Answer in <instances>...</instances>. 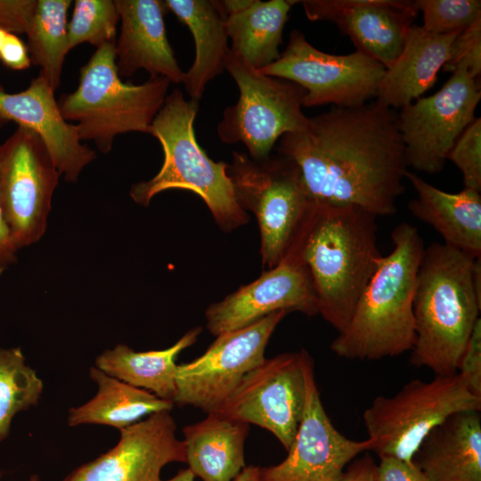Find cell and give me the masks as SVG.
<instances>
[{"instance_id":"e575fe53","label":"cell","mask_w":481,"mask_h":481,"mask_svg":"<svg viewBox=\"0 0 481 481\" xmlns=\"http://www.w3.org/2000/svg\"><path fill=\"white\" fill-rule=\"evenodd\" d=\"M457 373L468 389L481 399V319L477 321L464 352L460 360Z\"/></svg>"},{"instance_id":"7402d4cb","label":"cell","mask_w":481,"mask_h":481,"mask_svg":"<svg viewBox=\"0 0 481 481\" xmlns=\"http://www.w3.org/2000/svg\"><path fill=\"white\" fill-rule=\"evenodd\" d=\"M412 461L428 481H481V417L463 411L433 428Z\"/></svg>"},{"instance_id":"836d02e7","label":"cell","mask_w":481,"mask_h":481,"mask_svg":"<svg viewBox=\"0 0 481 481\" xmlns=\"http://www.w3.org/2000/svg\"><path fill=\"white\" fill-rule=\"evenodd\" d=\"M443 69L452 73L463 69L478 79L481 74V17L455 37Z\"/></svg>"},{"instance_id":"f35d334b","label":"cell","mask_w":481,"mask_h":481,"mask_svg":"<svg viewBox=\"0 0 481 481\" xmlns=\"http://www.w3.org/2000/svg\"><path fill=\"white\" fill-rule=\"evenodd\" d=\"M18 251L0 205V276L17 262Z\"/></svg>"},{"instance_id":"4dcf8cb0","label":"cell","mask_w":481,"mask_h":481,"mask_svg":"<svg viewBox=\"0 0 481 481\" xmlns=\"http://www.w3.org/2000/svg\"><path fill=\"white\" fill-rule=\"evenodd\" d=\"M119 13L112 0H77L68 22L69 51L88 43L96 48L116 43Z\"/></svg>"},{"instance_id":"cb8c5ba5","label":"cell","mask_w":481,"mask_h":481,"mask_svg":"<svg viewBox=\"0 0 481 481\" xmlns=\"http://www.w3.org/2000/svg\"><path fill=\"white\" fill-rule=\"evenodd\" d=\"M173 12L188 27L195 44L192 65L184 72L183 84L192 100L199 102L207 85L225 69L230 52L226 31L227 15L218 0H165Z\"/></svg>"},{"instance_id":"f546056e","label":"cell","mask_w":481,"mask_h":481,"mask_svg":"<svg viewBox=\"0 0 481 481\" xmlns=\"http://www.w3.org/2000/svg\"><path fill=\"white\" fill-rule=\"evenodd\" d=\"M43 387L20 347H0V442L8 436L17 413L38 404Z\"/></svg>"},{"instance_id":"52a82bcc","label":"cell","mask_w":481,"mask_h":481,"mask_svg":"<svg viewBox=\"0 0 481 481\" xmlns=\"http://www.w3.org/2000/svg\"><path fill=\"white\" fill-rule=\"evenodd\" d=\"M463 411H481L475 396L456 372L419 379L405 384L392 396L379 395L363 412V419L379 458L395 457L412 462L429 432L448 417Z\"/></svg>"},{"instance_id":"b9f144b4","label":"cell","mask_w":481,"mask_h":481,"mask_svg":"<svg viewBox=\"0 0 481 481\" xmlns=\"http://www.w3.org/2000/svg\"><path fill=\"white\" fill-rule=\"evenodd\" d=\"M233 481H259V468L256 466L245 467Z\"/></svg>"},{"instance_id":"7c38bea8","label":"cell","mask_w":481,"mask_h":481,"mask_svg":"<svg viewBox=\"0 0 481 481\" xmlns=\"http://www.w3.org/2000/svg\"><path fill=\"white\" fill-rule=\"evenodd\" d=\"M289 314L280 310L239 330L216 337L195 360L177 364L175 405L218 412L242 379L264 362L265 347Z\"/></svg>"},{"instance_id":"44dd1931","label":"cell","mask_w":481,"mask_h":481,"mask_svg":"<svg viewBox=\"0 0 481 481\" xmlns=\"http://www.w3.org/2000/svg\"><path fill=\"white\" fill-rule=\"evenodd\" d=\"M458 34H435L412 24L401 53L385 70L376 101L395 110L422 97L436 84Z\"/></svg>"},{"instance_id":"ac0fdd59","label":"cell","mask_w":481,"mask_h":481,"mask_svg":"<svg viewBox=\"0 0 481 481\" xmlns=\"http://www.w3.org/2000/svg\"><path fill=\"white\" fill-rule=\"evenodd\" d=\"M309 20L333 22L350 37L356 50L389 68L402 52L418 14L415 1H298Z\"/></svg>"},{"instance_id":"e0dca14e","label":"cell","mask_w":481,"mask_h":481,"mask_svg":"<svg viewBox=\"0 0 481 481\" xmlns=\"http://www.w3.org/2000/svg\"><path fill=\"white\" fill-rule=\"evenodd\" d=\"M170 412H160L120 429L118 444L73 470L63 481H163L172 462H186L183 441L175 436Z\"/></svg>"},{"instance_id":"8992f818","label":"cell","mask_w":481,"mask_h":481,"mask_svg":"<svg viewBox=\"0 0 481 481\" xmlns=\"http://www.w3.org/2000/svg\"><path fill=\"white\" fill-rule=\"evenodd\" d=\"M115 43L98 48L81 67L77 89L58 101L68 122H76L81 141L109 153L121 134H149L167 96L170 81L150 77L141 85L125 83L116 66Z\"/></svg>"},{"instance_id":"484cf974","label":"cell","mask_w":481,"mask_h":481,"mask_svg":"<svg viewBox=\"0 0 481 481\" xmlns=\"http://www.w3.org/2000/svg\"><path fill=\"white\" fill-rule=\"evenodd\" d=\"M201 330L200 326L190 330L176 343L163 350L135 352L126 345H117L97 356L95 367L125 383L174 403L176 358L197 341Z\"/></svg>"},{"instance_id":"7bdbcfd3","label":"cell","mask_w":481,"mask_h":481,"mask_svg":"<svg viewBox=\"0 0 481 481\" xmlns=\"http://www.w3.org/2000/svg\"><path fill=\"white\" fill-rule=\"evenodd\" d=\"M195 475L189 469H181L175 476L167 481H194Z\"/></svg>"},{"instance_id":"83f0119b","label":"cell","mask_w":481,"mask_h":481,"mask_svg":"<svg viewBox=\"0 0 481 481\" xmlns=\"http://www.w3.org/2000/svg\"><path fill=\"white\" fill-rule=\"evenodd\" d=\"M293 0H254L247 9L226 19L230 50L259 70L279 59L280 45Z\"/></svg>"},{"instance_id":"60d3db41","label":"cell","mask_w":481,"mask_h":481,"mask_svg":"<svg viewBox=\"0 0 481 481\" xmlns=\"http://www.w3.org/2000/svg\"><path fill=\"white\" fill-rule=\"evenodd\" d=\"M254 0H223L220 1L225 14L232 15L238 13L252 4Z\"/></svg>"},{"instance_id":"74e56055","label":"cell","mask_w":481,"mask_h":481,"mask_svg":"<svg viewBox=\"0 0 481 481\" xmlns=\"http://www.w3.org/2000/svg\"><path fill=\"white\" fill-rule=\"evenodd\" d=\"M0 61L14 70L29 69L31 61L24 42L15 34L9 33L0 53Z\"/></svg>"},{"instance_id":"d590c367","label":"cell","mask_w":481,"mask_h":481,"mask_svg":"<svg viewBox=\"0 0 481 481\" xmlns=\"http://www.w3.org/2000/svg\"><path fill=\"white\" fill-rule=\"evenodd\" d=\"M37 0H0V29L12 34H26Z\"/></svg>"},{"instance_id":"1f68e13d","label":"cell","mask_w":481,"mask_h":481,"mask_svg":"<svg viewBox=\"0 0 481 481\" xmlns=\"http://www.w3.org/2000/svg\"><path fill=\"white\" fill-rule=\"evenodd\" d=\"M422 27L435 34L460 33L481 17L480 0H416Z\"/></svg>"},{"instance_id":"7dc6e473","label":"cell","mask_w":481,"mask_h":481,"mask_svg":"<svg viewBox=\"0 0 481 481\" xmlns=\"http://www.w3.org/2000/svg\"></svg>"},{"instance_id":"9a60e30c","label":"cell","mask_w":481,"mask_h":481,"mask_svg":"<svg viewBox=\"0 0 481 481\" xmlns=\"http://www.w3.org/2000/svg\"><path fill=\"white\" fill-rule=\"evenodd\" d=\"M305 374L304 414L288 456L277 465L259 468V481H339L349 462L372 450L371 439H348L331 423L320 397L310 355Z\"/></svg>"},{"instance_id":"ba28073f","label":"cell","mask_w":481,"mask_h":481,"mask_svg":"<svg viewBox=\"0 0 481 481\" xmlns=\"http://www.w3.org/2000/svg\"><path fill=\"white\" fill-rule=\"evenodd\" d=\"M227 174L239 206L257 219L262 264L271 269L283 257L312 204L299 168L280 154L254 159L234 151Z\"/></svg>"},{"instance_id":"30bf717a","label":"cell","mask_w":481,"mask_h":481,"mask_svg":"<svg viewBox=\"0 0 481 481\" xmlns=\"http://www.w3.org/2000/svg\"><path fill=\"white\" fill-rule=\"evenodd\" d=\"M61 175L35 132L17 126L0 144V205L18 250L45 233Z\"/></svg>"},{"instance_id":"4316f807","label":"cell","mask_w":481,"mask_h":481,"mask_svg":"<svg viewBox=\"0 0 481 481\" xmlns=\"http://www.w3.org/2000/svg\"><path fill=\"white\" fill-rule=\"evenodd\" d=\"M89 375L98 386L97 393L87 403L69 411L70 427L100 424L120 430L145 416L170 412L175 405L171 401L113 378L95 366L90 368Z\"/></svg>"},{"instance_id":"9c48e42d","label":"cell","mask_w":481,"mask_h":481,"mask_svg":"<svg viewBox=\"0 0 481 481\" xmlns=\"http://www.w3.org/2000/svg\"><path fill=\"white\" fill-rule=\"evenodd\" d=\"M225 69L236 82L239 99L217 125L224 143H242L254 159L270 156L286 134L305 131L310 118L302 110L306 90L298 84L265 75L229 52Z\"/></svg>"},{"instance_id":"8fae6325","label":"cell","mask_w":481,"mask_h":481,"mask_svg":"<svg viewBox=\"0 0 481 481\" xmlns=\"http://www.w3.org/2000/svg\"><path fill=\"white\" fill-rule=\"evenodd\" d=\"M385 67L355 50L331 54L312 45L293 29L278 60L259 69L265 75L292 81L306 90L303 107L332 104L353 108L376 98Z\"/></svg>"},{"instance_id":"8d00e7d4","label":"cell","mask_w":481,"mask_h":481,"mask_svg":"<svg viewBox=\"0 0 481 481\" xmlns=\"http://www.w3.org/2000/svg\"><path fill=\"white\" fill-rule=\"evenodd\" d=\"M376 481H428L422 471L412 462L395 457H381L376 466Z\"/></svg>"},{"instance_id":"5bb4252c","label":"cell","mask_w":481,"mask_h":481,"mask_svg":"<svg viewBox=\"0 0 481 481\" xmlns=\"http://www.w3.org/2000/svg\"><path fill=\"white\" fill-rule=\"evenodd\" d=\"M308 355L302 349L265 358L242 379L216 412L265 428L288 451L304 414Z\"/></svg>"},{"instance_id":"7a4b0ae2","label":"cell","mask_w":481,"mask_h":481,"mask_svg":"<svg viewBox=\"0 0 481 481\" xmlns=\"http://www.w3.org/2000/svg\"><path fill=\"white\" fill-rule=\"evenodd\" d=\"M376 220L359 208L312 202L284 254L306 266L318 314L338 333L382 257Z\"/></svg>"},{"instance_id":"ffe728a7","label":"cell","mask_w":481,"mask_h":481,"mask_svg":"<svg viewBox=\"0 0 481 481\" xmlns=\"http://www.w3.org/2000/svg\"><path fill=\"white\" fill-rule=\"evenodd\" d=\"M120 32L115 43V58L120 77H130L144 69L151 77L170 83L183 82L181 69L168 41L161 0H115Z\"/></svg>"},{"instance_id":"d6a6232c","label":"cell","mask_w":481,"mask_h":481,"mask_svg":"<svg viewBox=\"0 0 481 481\" xmlns=\"http://www.w3.org/2000/svg\"><path fill=\"white\" fill-rule=\"evenodd\" d=\"M451 160L462 175L463 188L481 191V118H475L450 151Z\"/></svg>"},{"instance_id":"3957f363","label":"cell","mask_w":481,"mask_h":481,"mask_svg":"<svg viewBox=\"0 0 481 481\" xmlns=\"http://www.w3.org/2000/svg\"><path fill=\"white\" fill-rule=\"evenodd\" d=\"M475 258L444 243L424 249L416 276V339L410 362L436 375L457 368L481 310L474 281Z\"/></svg>"},{"instance_id":"603a6c76","label":"cell","mask_w":481,"mask_h":481,"mask_svg":"<svg viewBox=\"0 0 481 481\" xmlns=\"http://www.w3.org/2000/svg\"><path fill=\"white\" fill-rule=\"evenodd\" d=\"M405 178L416 192V198L408 203L410 212L432 226L444 244L481 258L480 192L463 188L457 193L446 192L409 170Z\"/></svg>"},{"instance_id":"d4e9b609","label":"cell","mask_w":481,"mask_h":481,"mask_svg":"<svg viewBox=\"0 0 481 481\" xmlns=\"http://www.w3.org/2000/svg\"><path fill=\"white\" fill-rule=\"evenodd\" d=\"M249 425L219 412L183 428L186 463L202 481H233L246 467Z\"/></svg>"},{"instance_id":"bcb514c9","label":"cell","mask_w":481,"mask_h":481,"mask_svg":"<svg viewBox=\"0 0 481 481\" xmlns=\"http://www.w3.org/2000/svg\"><path fill=\"white\" fill-rule=\"evenodd\" d=\"M0 479H1V473H0Z\"/></svg>"},{"instance_id":"ee69618b","label":"cell","mask_w":481,"mask_h":481,"mask_svg":"<svg viewBox=\"0 0 481 481\" xmlns=\"http://www.w3.org/2000/svg\"><path fill=\"white\" fill-rule=\"evenodd\" d=\"M10 32H7L2 29H0V53L3 48V45L4 44V41Z\"/></svg>"},{"instance_id":"2e32d148","label":"cell","mask_w":481,"mask_h":481,"mask_svg":"<svg viewBox=\"0 0 481 481\" xmlns=\"http://www.w3.org/2000/svg\"><path fill=\"white\" fill-rule=\"evenodd\" d=\"M280 310L318 314L317 298L306 266L284 255L273 268L241 286L205 312L207 329L217 337L244 328Z\"/></svg>"},{"instance_id":"f1b7e54d","label":"cell","mask_w":481,"mask_h":481,"mask_svg":"<svg viewBox=\"0 0 481 481\" xmlns=\"http://www.w3.org/2000/svg\"><path fill=\"white\" fill-rule=\"evenodd\" d=\"M69 0H37L36 8L26 32L31 64L56 91L61 84L65 57L69 52L67 13Z\"/></svg>"},{"instance_id":"5b68a950","label":"cell","mask_w":481,"mask_h":481,"mask_svg":"<svg viewBox=\"0 0 481 481\" xmlns=\"http://www.w3.org/2000/svg\"><path fill=\"white\" fill-rule=\"evenodd\" d=\"M198 110L199 102L186 100L179 88L167 96L149 133L162 147L163 164L152 178L133 184L130 196L136 204L148 206L167 190L192 192L203 200L218 226L228 232L246 224L249 216L236 200L228 163L211 159L197 142L193 124Z\"/></svg>"},{"instance_id":"6da1fadb","label":"cell","mask_w":481,"mask_h":481,"mask_svg":"<svg viewBox=\"0 0 481 481\" xmlns=\"http://www.w3.org/2000/svg\"><path fill=\"white\" fill-rule=\"evenodd\" d=\"M278 142V154L296 163L313 203L355 207L377 217L396 212L408 169L393 109L376 100L333 107Z\"/></svg>"},{"instance_id":"277c9868","label":"cell","mask_w":481,"mask_h":481,"mask_svg":"<svg viewBox=\"0 0 481 481\" xmlns=\"http://www.w3.org/2000/svg\"><path fill=\"white\" fill-rule=\"evenodd\" d=\"M393 250L382 256L347 326L330 349L346 359L394 357L414 346L413 296L424 251L417 227L401 223L391 232Z\"/></svg>"},{"instance_id":"d6986e66","label":"cell","mask_w":481,"mask_h":481,"mask_svg":"<svg viewBox=\"0 0 481 481\" xmlns=\"http://www.w3.org/2000/svg\"><path fill=\"white\" fill-rule=\"evenodd\" d=\"M54 92L41 72L19 93H7L0 83V126L12 121L35 132L64 179L76 183L96 152L82 143L76 126L64 119Z\"/></svg>"},{"instance_id":"ab89813d","label":"cell","mask_w":481,"mask_h":481,"mask_svg":"<svg viewBox=\"0 0 481 481\" xmlns=\"http://www.w3.org/2000/svg\"><path fill=\"white\" fill-rule=\"evenodd\" d=\"M376 466L373 459L366 454L354 461L339 481H376Z\"/></svg>"},{"instance_id":"f6af8a7d","label":"cell","mask_w":481,"mask_h":481,"mask_svg":"<svg viewBox=\"0 0 481 481\" xmlns=\"http://www.w3.org/2000/svg\"><path fill=\"white\" fill-rule=\"evenodd\" d=\"M29 481H39V477L37 475L31 476Z\"/></svg>"},{"instance_id":"4fadbf2b","label":"cell","mask_w":481,"mask_h":481,"mask_svg":"<svg viewBox=\"0 0 481 481\" xmlns=\"http://www.w3.org/2000/svg\"><path fill=\"white\" fill-rule=\"evenodd\" d=\"M480 99L479 80L457 69L436 93L401 108L397 126L407 167L441 172L455 142L475 119Z\"/></svg>"}]
</instances>
